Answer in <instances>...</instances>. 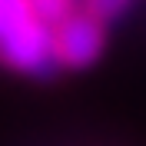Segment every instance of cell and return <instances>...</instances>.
Wrapping results in <instances>:
<instances>
[{"label":"cell","mask_w":146,"mask_h":146,"mask_svg":"<svg viewBox=\"0 0 146 146\" xmlns=\"http://www.w3.org/2000/svg\"><path fill=\"white\" fill-rule=\"evenodd\" d=\"M0 63L27 76H50L60 66L53 27L33 13L30 0H0Z\"/></svg>","instance_id":"1"},{"label":"cell","mask_w":146,"mask_h":146,"mask_svg":"<svg viewBox=\"0 0 146 146\" xmlns=\"http://www.w3.org/2000/svg\"><path fill=\"white\" fill-rule=\"evenodd\" d=\"M53 46L60 66H90L103 53V20H96L86 10H76L53 27Z\"/></svg>","instance_id":"2"},{"label":"cell","mask_w":146,"mask_h":146,"mask_svg":"<svg viewBox=\"0 0 146 146\" xmlns=\"http://www.w3.org/2000/svg\"><path fill=\"white\" fill-rule=\"evenodd\" d=\"M30 7H33V13L43 20L46 27H60L70 13H76L73 0H30Z\"/></svg>","instance_id":"3"},{"label":"cell","mask_w":146,"mask_h":146,"mask_svg":"<svg viewBox=\"0 0 146 146\" xmlns=\"http://www.w3.org/2000/svg\"><path fill=\"white\" fill-rule=\"evenodd\" d=\"M126 7H129V0H83V10L93 13L96 20H116Z\"/></svg>","instance_id":"4"}]
</instances>
